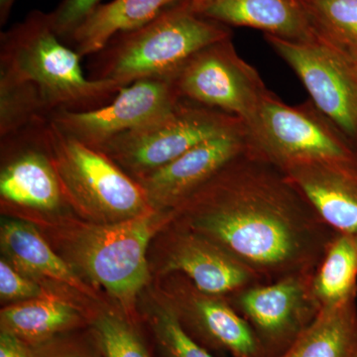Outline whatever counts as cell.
Wrapping results in <instances>:
<instances>
[{"instance_id":"29","label":"cell","mask_w":357,"mask_h":357,"mask_svg":"<svg viewBox=\"0 0 357 357\" xmlns=\"http://www.w3.org/2000/svg\"><path fill=\"white\" fill-rule=\"evenodd\" d=\"M16 0H0V25L6 24Z\"/></svg>"},{"instance_id":"19","label":"cell","mask_w":357,"mask_h":357,"mask_svg":"<svg viewBox=\"0 0 357 357\" xmlns=\"http://www.w3.org/2000/svg\"><path fill=\"white\" fill-rule=\"evenodd\" d=\"M356 296L321 307L295 342L279 357H356Z\"/></svg>"},{"instance_id":"10","label":"cell","mask_w":357,"mask_h":357,"mask_svg":"<svg viewBox=\"0 0 357 357\" xmlns=\"http://www.w3.org/2000/svg\"><path fill=\"white\" fill-rule=\"evenodd\" d=\"M312 276L297 274L256 284L227 298L250 326L264 357L281 356L321 311Z\"/></svg>"},{"instance_id":"28","label":"cell","mask_w":357,"mask_h":357,"mask_svg":"<svg viewBox=\"0 0 357 357\" xmlns=\"http://www.w3.org/2000/svg\"><path fill=\"white\" fill-rule=\"evenodd\" d=\"M31 347L13 333L0 332V357H34Z\"/></svg>"},{"instance_id":"11","label":"cell","mask_w":357,"mask_h":357,"mask_svg":"<svg viewBox=\"0 0 357 357\" xmlns=\"http://www.w3.org/2000/svg\"><path fill=\"white\" fill-rule=\"evenodd\" d=\"M172 79L152 77L123 86L114 100L89 112H58L51 121L66 135L100 149L117 136L149 123L182 102Z\"/></svg>"},{"instance_id":"15","label":"cell","mask_w":357,"mask_h":357,"mask_svg":"<svg viewBox=\"0 0 357 357\" xmlns=\"http://www.w3.org/2000/svg\"><path fill=\"white\" fill-rule=\"evenodd\" d=\"M164 270L185 275L199 291L218 297L227 298L262 283L217 244L185 227L175 236Z\"/></svg>"},{"instance_id":"7","label":"cell","mask_w":357,"mask_h":357,"mask_svg":"<svg viewBox=\"0 0 357 357\" xmlns=\"http://www.w3.org/2000/svg\"><path fill=\"white\" fill-rule=\"evenodd\" d=\"M244 124L234 115L183 100L175 109L98 150L136 178L158 170L199 143Z\"/></svg>"},{"instance_id":"17","label":"cell","mask_w":357,"mask_h":357,"mask_svg":"<svg viewBox=\"0 0 357 357\" xmlns=\"http://www.w3.org/2000/svg\"><path fill=\"white\" fill-rule=\"evenodd\" d=\"M198 13L222 25L253 28L290 41L318 40L300 0H210Z\"/></svg>"},{"instance_id":"5","label":"cell","mask_w":357,"mask_h":357,"mask_svg":"<svg viewBox=\"0 0 357 357\" xmlns=\"http://www.w3.org/2000/svg\"><path fill=\"white\" fill-rule=\"evenodd\" d=\"M246 128L251 151L280 169L309 162L356 167V146L311 100L289 105L267 89Z\"/></svg>"},{"instance_id":"24","label":"cell","mask_w":357,"mask_h":357,"mask_svg":"<svg viewBox=\"0 0 357 357\" xmlns=\"http://www.w3.org/2000/svg\"><path fill=\"white\" fill-rule=\"evenodd\" d=\"M93 333L103 357H151L130 324L116 314L98 316Z\"/></svg>"},{"instance_id":"26","label":"cell","mask_w":357,"mask_h":357,"mask_svg":"<svg viewBox=\"0 0 357 357\" xmlns=\"http://www.w3.org/2000/svg\"><path fill=\"white\" fill-rule=\"evenodd\" d=\"M102 3V0H62L50 13L56 32L66 42L88 14Z\"/></svg>"},{"instance_id":"27","label":"cell","mask_w":357,"mask_h":357,"mask_svg":"<svg viewBox=\"0 0 357 357\" xmlns=\"http://www.w3.org/2000/svg\"><path fill=\"white\" fill-rule=\"evenodd\" d=\"M43 290L31 279L26 278L6 260L0 261V297L4 301L31 300L44 297Z\"/></svg>"},{"instance_id":"1","label":"cell","mask_w":357,"mask_h":357,"mask_svg":"<svg viewBox=\"0 0 357 357\" xmlns=\"http://www.w3.org/2000/svg\"><path fill=\"white\" fill-rule=\"evenodd\" d=\"M175 218L262 283L314 273L337 234L279 167L250 149L176 208Z\"/></svg>"},{"instance_id":"13","label":"cell","mask_w":357,"mask_h":357,"mask_svg":"<svg viewBox=\"0 0 357 357\" xmlns=\"http://www.w3.org/2000/svg\"><path fill=\"white\" fill-rule=\"evenodd\" d=\"M250 149L245 124L199 143L158 170L134 178L154 210L175 211L213 176Z\"/></svg>"},{"instance_id":"23","label":"cell","mask_w":357,"mask_h":357,"mask_svg":"<svg viewBox=\"0 0 357 357\" xmlns=\"http://www.w3.org/2000/svg\"><path fill=\"white\" fill-rule=\"evenodd\" d=\"M317 39L357 63V0H300Z\"/></svg>"},{"instance_id":"21","label":"cell","mask_w":357,"mask_h":357,"mask_svg":"<svg viewBox=\"0 0 357 357\" xmlns=\"http://www.w3.org/2000/svg\"><path fill=\"white\" fill-rule=\"evenodd\" d=\"M79 319L74 307L45 296L4 307L0 312L1 331L13 333L31 347H40L70 330Z\"/></svg>"},{"instance_id":"25","label":"cell","mask_w":357,"mask_h":357,"mask_svg":"<svg viewBox=\"0 0 357 357\" xmlns=\"http://www.w3.org/2000/svg\"><path fill=\"white\" fill-rule=\"evenodd\" d=\"M151 326L163 357H215L185 332L171 305L157 307Z\"/></svg>"},{"instance_id":"2","label":"cell","mask_w":357,"mask_h":357,"mask_svg":"<svg viewBox=\"0 0 357 357\" xmlns=\"http://www.w3.org/2000/svg\"><path fill=\"white\" fill-rule=\"evenodd\" d=\"M81 60L56 32L50 13L33 10L0 34V91L20 98L45 119L112 102L122 86L86 76Z\"/></svg>"},{"instance_id":"32","label":"cell","mask_w":357,"mask_h":357,"mask_svg":"<svg viewBox=\"0 0 357 357\" xmlns=\"http://www.w3.org/2000/svg\"><path fill=\"white\" fill-rule=\"evenodd\" d=\"M356 151H357V149H356ZM356 167H357V163H356Z\"/></svg>"},{"instance_id":"16","label":"cell","mask_w":357,"mask_h":357,"mask_svg":"<svg viewBox=\"0 0 357 357\" xmlns=\"http://www.w3.org/2000/svg\"><path fill=\"white\" fill-rule=\"evenodd\" d=\"M281 170L328 227L357 243V167L309 162Z\"/></svg>"},{"instance_id":"12","label":"cell","mask_w":357,"mask_h":357,"mask_svg":"<svg viewBox=\"0 0 357 357\" xmlns=\"http://www.w3.org/2000/svg\"><path fill=\"white\" fill-rule=\"evenodd\" d=\"M48 121L0 137L4 153L0 196L4 203L52 213L68 201L47 141L45 126Z\"/></svg>"},{"instance_id":"6","label":"cell","mask_w":357,"mask_h":357,"mask_svg":"<svg viewBox=\"0 0 357 357\" xmlns=\"http://www.w3.org/2000/svg\"><path fill=\"white\" fill-rule=\"evenodd\" d=\"M174 218L175 211L153 210L124 222L86 227L73 246L77 266L122 307H129L149 277L150 241Z\"/></svg>"},{"instance_id":"20","label":"cell","mask_w":357,"mask_h":357,"mask_svg":"<svg viewBox=\"0 0 357 357\" xmlns=\"http://www.w3.org/2000/svg\"><path fill=\"white\" fill-rule=\"evenodd\" d=\"M0 243L4 255L20 271L86 290L74 269L52 250L31 223L6 220L0 229Z\"/></svg>"},{"instance_id":"9","label":"cell","mask_w":357,"mask_h":357,"mask_svg":"<svg viewBox=\"0 0 357 357\" xmlns=\"http://www.w3.org/2000/svg\"><path fill=\"white\" fill-rule=\"evenodd\" d=\"M277 55L297 75L310 100L357 149V65L319 40L296 42L265 34Z\"/></svg>"},{"instance_id":"31","label":"cell","mask_w":357,"mask_h":357,"mask_svg":"<svg viewBox=\"0 0 357 357\" xmlns=\"http://www.w3.org/2000/svg\"><path fill=\"white\" fill-rule=\"evenodd\" d=\"M210 1V0H191L192 6L195 7L197 11H199V9L202 8L206 3V2Z\"/></svg>"},{"instance_id":"14","label":"cell","mask_w":357,"mask_h":357,"mask_svg":"<svg viewBox=\"0 0 357 357\" xmlns=\"http://www.w3.org/2000/svg\"><path fill=\"white\" fill-rule=\"evenodd\" d=\"M171 306L185 332L208 351L264 357L250 326L227 298L201 292L190 282V287L180 291L178 304Z\"/></svg>"},{"instance_id":"8","label":"cell","mask_w":357,"mask_h":357,"mask_svg":"<svg viewBox=\"0 0 357 357\" xmlns=\"http://www.w3.org/2000/svg\"><path fill=\"white\" fill-rule=\"evenodd\" d=\"M181 98L238 117L248 126L267 91L259 73L230 38L204 47L174 76Z\"/></svg>"},{"instance_id":"22","label":"cell","mask_w":357,"mask_h":357,"mask_svg":"<svg viewBox=\"0 0 357 357\" xmlns=\"http://www.w3.org/2000/svg\"><path fill=\"white\" fill-rule=\"evenodd\" d=\"M321 307L335 306L357 295V243L337 234L326 248L312 280Z\"/></svg>"},{"instance_id":"3","label":"cell","mask_w":357,"mask_h":357,"mask_svg":"<svg viewBox=\"0 0 357 357\" xmlns=\"http://www.w3.org/2000/svg\"><path fill=\"white\" fill-rule=\"evenodd\" d=\"M230 37L227 26L204 17L191 0H184L142 27L110 40L91 56L89 77L122 88L143 79H173L197 52Z\"/></svg>"},{"instance_id":"30","label":"cell","mask_w":357,"mask_h":357,"mask_svg":"<svg viewBox=\"0 0 357 357\" xmlns=\"http://www.w3.org/2000/svg\"><path fill=\"white\" fill-rule=\"evenodd\" d=\"M35 357V356H34ZM47 357H89L84 356L83 354H79V352L75 351H67V352H61V354H53V356H49Z\"/></svg>"},{"instance_id":"4","label":"cell","mask_w":357,"mask_h":357,"mask_svg":"<svg viewBox=\"0 0 357 357\" xmlns=\"http://www.w3.org/2000/svg\"><path fill=\"white\" fill-rule=\"evenodd\" d=\"M45 131L66 198L77 210L102 223L154 210L137 181L107 154L66 135L51 119Z\"/></svg>"},{"instance_id":"33","label":"cell","mask_w":357,"mask_h":357,"mask_svg":"<svg viewBox=\"0 0 357 357\" xmlns=\"http://www.w3.org/2000/svg\"><path fill=\"white\" fill-rule=\"evenodd\" d=\"M356 65H357V63H356Z\"/></svg>"},{"instance_id":"18","label":"cell","mask_w":357,"mask_h":357,"mask_svg":"<svg viewBox=\"0 0 357 357\" xmlns=\"http://www.w3.org/2000/svg\"><path fill=\"white\" fill-rule=\"evenodd\" d=\"M184 0H112L88 14L66 43L82 58L93 56L122 33L142 27L169 6Z\"/></svg>"},{"instance_id":"34","label":"cell","mask_w":357,"mask_h":357,"mask_svg":"<svg viewBox=\"0 0 357 357\" xmlns=\"http://www.w3.org/2000/svg\"><path fill=\"white\" fill-rule=\"evenodd\" d=\"M357 357V356H356Z\"/></svg>"}]
</instances>
